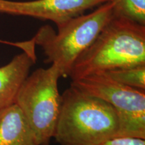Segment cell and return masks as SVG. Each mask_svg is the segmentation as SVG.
<instances>
[{
	"instance_id": "cell-7",
	"label": "cell",
	"mask_w": 145,
	"mask_h": 145,
	"mask_svg": "<svg viewBox=\"0 0 145 145\" xmlns=\"http://www.w3.org/2000/svg\"><path fill=\"white\" fill-rule=\"evenodd\" d=\"M35 63L34 48L24 50L8 64L0 67V110L15 104L19 89Z\"/></svg>"
},
{
	"instance_id": "cell-5",
	"label": "cell",
	"mask_w": 145,
	"mask_h": 145,
	"mask_svg": "<svg viewBox=\"0 0 145 145\" xmlns=\"http://www.w3.org/2000/svg\"><path fill=\"white\" fill-rule=\"evenodd\" d=\"M71 84L114 109L119 122L116 137L145 139V90L124 86L104 72L85 76Z\"/></svg>"
},
{
	"instance_id": "cell-11",
	"label": "cell",
	"mask_w": 145,
	"mask_h": 145,
	"mask_svg": "<svg viewBox=\"0 0 145 145\" xmlns=\"http://www.w3.org/2000/svg\"><path fill=\"white\" fill-rule=\"evenodd\" d=\"M98 145H145V139L130 137H114Z\"/></svg>"
},
{
	"instance_id": "cell-6",
	"label": "cell",
	"mask_w": 145,
	"mask_h": 145,
	"mask_svg": "<svg viewBox=\"0 0 145 145\" xmlns=\"http://www.w3.org/2000/svg\"><path fill=\"white\" fill-rule=\"evenodd\" d=\"M108 0H0V13L52 21L60 26L71 18L97 8Z\"/></svg>"
},
{
	"instance_id": "cell-4",
	"label": "cell",
	"mask_w": 145,
	"mask_h": 145,
	"mask_svg": "<svg viewBox=\"0 0 145 145\" xmlns=\"http://www.w3.org/2000/svg\"><path fill=\"white\" fill-rule=\"evenodd\" d=\"M62 77L59 68H39L29 74L19 89L15 104L31 127L39 145H50L59 119L62 94L58 81Z\"/></svg>"
},
{
	"instance_id": "cell-9",
	"label": "cell",
	"mask_w": 145,
	"mask_h": 145,
	"mask_svg": "<svg viewBox=\"0 0 145 145\" xmlns=\"http://www.w3.org/2000/svg\"><path fill=\"white\" fill-rule=\"evenodd\" d=\"M104 72L124 86L145 90V65L115 69Z\"/></svg>"
},
{
	"instance_id": "cell-2",
	"label": "cell",
	"mask_w": 145,
	"mask_h": 145,
	"mask_svg": "<svg viewBox=\"0 0 145 145\" xmlns=\"http://www.w3.org/2000/svg\"><path fill=\"white\" fill-rule=\"evenodd\" d=\"M118 128L108 103L71 84L62 94L53 138L60 145H98L116 137Z\"/></svg>"
},
{
	"instance_id": "cell-10",
	"label": "cell",
	"mask_w": 145,
	"mask_h": 145,
	"mask_svg": "<svg viewBox=\"0 0 145 145\" xmlns=\"http://www.w3.org/2000/svg\"><path fill=\"white\" fill-rule=\"evenodd\" d=\"M115 16L145 26V0H110Z\"/></svg>"
},
{
	"instance_id": "cell-8",
	"label": "cell",
	"mask_w": 145,
	"mask_h": 145,
	"mask_svg": "<svg viewBox=\"0 0 145 145\" xmlns=\"http://www.w3.org/2000/svg\"><path fill=\"white\" fill-rule=\"evenodd\" d=\"M0 145H39L31 127L16 104L0 110Z\"/></svg>"
},
{
	"instance_id": "cell-3",
	"label": "cell",
	"mask_w": 145,
	"mask_h": 145,
	"mask_svg": "<svg viewBox=\"0 0 145 145\" xmlns=\"http://www.w3.org/2000/svg\"><path fill=\"white\" fill-rule=\"evenodd\" d=\"M113 4L108 1L88 14L74 17L57 26V32L49 25L40 27L32 39L42 48L45 63L57 66L62 77L69 75L75 60L98 36L114 17Z\"/></svg>"
},
{
	"instance_id": "cell-1",
	"label": "cell",
	"mask_w": 145,
	"mask_h": 145,
	"mask_svg": "<svg viewBox=\"0 0 145 145\" xmlns=\"http://www.w3.org/2000/svg\"><path fill=\"white\" fill-rule=\"evenodd\" d=\"M145 65V26L114 16L92 44L78 57L71 81L115 69Z\"/></svg>"
},
{
	"instance_id": "cell-12",
	"label": "cell",
	"mask_w": 145,
	"mask_h": 145,
	"mask_svg": "<svg viewBox=\"0 0 145 145\" xmlns=\"http://www.w3.org/2000/svg\"><path fill=\"white\" fill-rule=\"evenodd\" d=\"M108 1H110V0H108Z\"/></svg>"
}]
</instances>
